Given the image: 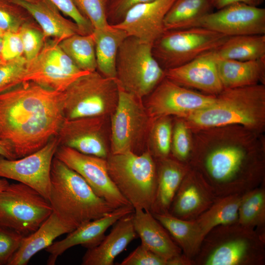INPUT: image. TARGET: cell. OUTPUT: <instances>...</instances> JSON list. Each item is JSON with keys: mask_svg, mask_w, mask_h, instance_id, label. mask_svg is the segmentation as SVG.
<instances>
[{"mask_svg": "<svg viewBox=\"0 0 265 265\" xmlns=\"http://www.w3.org/2000/svg\"><path fill=\"white\" fill-rule=\"evenodd\" d=\"M27 60L22 56L0 63V94L23 81Z\"/></svg>", "mask_w": 265, "mask_h": 265, "instance_id": "74e56055", "label": "cell"}, {"mask_svg": "<svg viewBox=\"0 0 265 265\" xmlns=\"http://www.w3.org/2000/svg\"><path fill=\"white\" fill-rule=\"evenodd\" d=\"M9 185L5 178H0V193L4 190Z\"/></svg>", "mask_w": 265, "mask_h": 265, "instance_id": "c3c4849f", "label": "cell"}, {"mask_svg": "<svg viewBox=\"0 0 265 265\" xmlns=\"http://www.w3.org/2000/svg\"><path fill=\"white\" fill-rule=\"evenodd\" d=\"M24 56V49L18 31L3 34L1 49V61L5 62Z\"/></svg>", "mask_w": 265, "mask_h": 265, "instance_id": "f6af8a7d", "label": "cell"}, {"mask_svg": "<svg viewBox=\"0 0 265 265\" xmlns=\"http://www.w3.org/2000/svg\"><path fill=\"white\" fill-rule=\"evenodd\" d=\"M134 211V208L131 205L123 206L100 218L81 224L69 233L64 238L53 242L45 249L50 254L47 264L54 265L59 256L76 245H81L87 249L96 246L104 238L105 233L109 227Z\"/></svg>", "mask_w": 265, "mask_h": 265, "instance_id": "d6986e66", "label": "cell"}, {"mask_svg": "<svg viewBox=\"0 0 265 265\" xmlns=\"http://www.w3.org/2000/svg\"><path fill=\"white\" fill-rule=\"evenodd\" d=\"M24 237L12 229L0 226V265H8Z\"/></svg>", "mask_w": 265, "mask_h": 265, "instance_id": "60d3db41", "label": "cell"}, {"mask_svg": "<svg viewBox=\"0 0 265 265\" xmlns=\"http://www.w3.org/2000/svg\"><path fill=\"white\" fill-rule=\"evenodd\" d=\"M191 130L239 125L265 130V84L224 89L213 103L183 118Z\"/></svg>", "mask_w": 265, "mask_h": 265, "instance_id": "3957f363", "label": "cell"}, {"mask_svg": "<svg viewBox=\"0 0 265 265\" xmlns=\"http://www.w3.org/2000/svg\"><path fill=\"white\" fill-rule=\"evenodd\" d=\"M191 131L188 165L216 197L243 194L265 183L264 132L239 125Z\"/></svg>", "mask_w": 265, "mask_h": 265, "instance_id": "6da1fadb", "label": "cell"}, {"mask_svg": "<svg viewBox=\"0 0 265 265\" xmlns=\"http://www.w3.org/2000/svg\"><path fill=\"white\" fill-rule=\"evenodd\" d=\"M97 71L103 76L116 77V61L120 46L129 36L125 31L111 25L94 29Z\"/></svg>", "mask_w": 265, "mask_h": 265, "instance_id": "83f0119b", "label": "cell"}, {"mask_svg": "<svg viewBox=\"0 0 265 265\" xmlns=\"http://www.w3.org/2000/svg\"><path fill=\"white\" fill-rule=\"evenodd\" d=\"M54 157L80 174L99 197L114 209L131 205L110 177L106 159L62 145H59Z\"/></svg>", "mask_w": 265, "mask_h": 265, "instance_id": "9a60e30c", "label": "cell"}, {"mask_svg": "<svg viewBox=\"0 0 265 265\" xmlns=\"http://www.w3.org/2000/svg\"><path fill=\"white\" fill-rule=\"evenodd\" d=\"M217 68L224 89L265 84V58L248 61L217 59Z\"/></svg>", "mask_w": 265, "mask_h": 265, "instance_id": "4316f807", "label": "cell"}, {"mask_svg": "<svg viewBox=\"0 0 265 265\" xmlns=\"http://www.w3.org/2000/svg\"><path fill=\"white\" fill-rule=\"evenodd\" d=\"M175 0H154L136 5L121 22L113 26L122 29L128 36L153 44L165 31L164 19Z\"/></svg>", "mask_w": 265, "mask_h": 265, "instance_id": "44dd1931", "label": "cell"}, {"mask_svg": "<svg viewBox=\"0 0 265 265\" xmlns=\"http://www.w3.org/2000/svg\"><path fill=\"white\" fill-rule=\"evenodd\" d=\"M63 92L30 81L0 94V139L17 159L36 152L57 136L64 119Z\"/></svg>", "mask_w": 265, "mask_h": 265, "instance_id": "7a4b0ae2", "label": "cell"}, {"mask_svg": "<svg viewBox=\"0 0 265 265\" xmlns=\"http://www.w3.org/2000/svg\"><path fill=\"white\" fill-rule=\"evenodd\" d=\"M51 181L49 201L53 212L75 228L115 209L99 197L80 174L55 157Z\"/></svg>", "mask_w": 265, "mask_h": 265, "instance_id": "277c9868", "label": "cell"}, {"mask_svg": "<svg viewBox=\"0 0 265 265\" xmlns=\"http://www.w3.org/2000/svg\"><path fill=\"white\" fill-rule=\"evenodd\" d=\"M63 92L64 119L111 115L118 99V85L114 78L97 71L84 74Z\"/></svg>", "mask_w": 265, "mask_h": 265, "instance_id": "ba28073f", "label": "cell"}, {"mask_svg": "<svg viewBox=\"0 0 265 265\" xmlns=\"http://www.w3.org/2000/svg\"><path fill=\"white\" fill-rule=\"evenodd\" d=\"M132 214L134 229L140 238L141 245L167 261L183 253L166 229L151 212L135 209Z\"/></svg>", "mask_w": 265, "mask_h": 265, "instance_id": "603a6c76", "label": "cell"}, {"mask_svg": "<svg viewBox=\"0 0 265 265\" xmlns=\"http://www.w3.org/2000/svg\"><path fill=\"white\" fill-rule=\"evenodd\" d=\"M152 45L129 36L120 46L116 58L118 86L142 99L165 78V70L153 54Z\"/></svg>", "mask_w": 265, "mask_h": 265, "instance_id": "52a82bcc", "label": "cell"}, {"mask_svg": "<svg viewBox=\"0 0 265 265\" xmlns=\"http://www.w3.org/2000/svg\"><path fill=\"white\" fill-rule=\"evenodd\" d=\"M198 26L227 37L265 34V9L243 3L228 5L212 12L200 20Z\"/></svg>", "mask_w": 265, "mask_h": 265, "instance_id": "2e32d148", "label": "cell"}, {"mask_svg": "<svg viewBox=\"0 0 265 265\" xmlns=\"http://www.w3.org/2000/svg\"><path fill=\"white\" fill-rule=\"evenodd\" d=\"M14 0L27 11L47 38H53L60 42L74 34H82L78 25L72 20L65 18L48 0H39L34 2Z\"/></svg>", "mask_w": 265, "mask_h": 265, "instance_id": "cb8c5ba5", "label": "cell"}, {"mask_svg": "<svg viewBox=\"0 0 265 265\" xmlns=\"http://www.w3.org/2000/svg\"><path fill=\"white\" fill-rule=\"evenodd\" d=\"M265 183L244 194L238 211V223L265 236Z\"/></svg>", "mask_w": 265, "mask_h": 265, "instance_id": "d6a6232c", "label": "cell"}, {"mask_svg": "<svg viewBox=\"0 0 265 265\" xmlns=\"http://www.w3.org/2000/svg\"><path fill=\"white\" fill-rule=\"evenodd\" d=\"M118 88L117 104L111 115L110 153H135L147 137L152 120L142 99Z\"/></svg>", "mask_w": 265, "mask_h": 265, "instance_id": "8fae6325", "label": "cell"}, {"mask_svg": "<svg viewBox=\"0 0 265 265\" xmlns=\"http://www.w3.org/2000/svg\"><path fill=\"white\" fill-rule=\"evenodd\" d=\"M52 212L49 201L23 183L9 184L0 193V226L25 236L36 230Z\"/></svg>", "mask_w": 265, "mask_h": 265, "instance_id": "30bf717a", "label": "cell"}, {"mask_svg": "<svg viewBox=\"0 0 265 265\" xmlns=\"http://www.w3.org/2000/svg\"><path fill=\"white\" fill-rule=\"evenodd\" d=\"M243 194L217 198L212 206L195 219L204 238L216 226L238 223V211Z\"/></svg>", "mask_w": 265, "mask_h": 265, "instance_id": "1f68e13d", "label": "cell"}, {"mask_svg": "<svg viewBox=\"0 0 265 265\" xmlns=\"http://www.w3.org/2000/svg\"><path fill=\"white\" fill-rule=\"evenodd\" d=\"M173 118L163 116L152 120L146 138L148 150L155 159L170 156Z\"/></svg>", "mask_w": 265, "mask_h": 265, "instance_id": "e575fe53", "label": "cell"}, {"mask_svg": "<svg viewBox=\"0 0 265 265\" xmlns=\"http://www.w3.org/2000/svg\"><path fill=\"white\" fill-rule=\"evenodd\" d=\"M173 117L170 156L188 165L192 149V132L183 118Z\"/></svg>", "mask_w": 265, "mask_h": 265, "instance_id": "d590c367", "label": "cell"}, {"mask_svg": "<svg viewBox=\"0 0 265 265\" xmlns=\"http://www.w3.org/2000/svg\"><path fill=\"white\" fill-rule=\"evenodd\" d=\"M228 37L201 26L167 30L153 43L152 53L160 66L168 70L216 49Z\"/></svg>", "mask_w": 265, "mask_h": 265, "instance_id": "9c48e42d", "label": "cell"}, {"mask_svg": "<svg viewBox=\"0 0 265 265\" xmlns=\"http://www.w3.org/2000/svg\"><path fill=\"white\" fill-rule=\"evenodd\" d=\"M215 50L205 53L177 67L165 70V77L175 83L201 93L217 95L224 88L217 68Z\"/></svg>", "mask_w": 265, "mask_h": 265, "instance_id": "ac0fdd59", "label": "cell"}, {"mask_svg": "<svg viewBox=\"0 0 265 265\" xmlns=\"http://www.w3.org/2000/svg\"><path fill=\"white\" fill-rule=\"evenodd\" d=\"M87 73L76 65L60 48L59 42L50 39H46L34 58L27 61L23 81H32L47 88L63 92L74 80Z\"/></svg>", "mask_w": 265, "mask_h": 265, "instance_id": "7c38bea8", "label": "cell"}, {"mask_svg": "<svg viewBox=\"0 0 265 265\" xmlns=\"http://www.w3.org/2000/svg\"><path fill=\"white\" fill-rule=\"evenodd\" d=\"M62 50L81 70L97 71L95 41L92 33L74 34L59 42Z\"/></svg>", "mask_w": 265, "mask_h": 265, "instance_id": "836d02e7", "label": "cell"}, {"mask_svg": "<svg viewBox=\"0 0 265 265\" xmlns=\"http://www.w3.org/2000/svg\"><path fill=\"white\" fill-rule=\"evenodd\" d=\"M3 35V34L0 31V63L2 62V61H1V49H2Z\"/></svg>", "mask_w": 265, "mask_h": 265, "instance_id": "681fc988", "label": "cell"}, {"mask_svg": "<svg viewBox=\"0 0 265 265\" xmlns=\"http://www.w3.org/2000/svg\"><path fill=\"white\" fill-rule=\"evenodd\" d=\"M153 215L166 229L182 253L193 260L203 239L195 220L182 219L168 212Z\"/></svg>", "mask_w": 265, "mask_h": 265, "instance_id": "f1b7e54d", "label": "cell"}, {"mask_svg": "<svg viewBox=\"0 0 265 265\" xmlns=\"http://www.w3.org/2000/svg\"><path fill=\"white\" fill-rule=\"evenodd\" d=\"M105 119L104 116L64 119L57 135L59 145L106 159L110 152L105 137Z\"/></svg>", "mask_w": 265, "mask_h": 265, "instance_id": "e0dca14e", "label": "cell"}, {"mask_svg": "<svg viewBox=\"0 0 265 265\" xmlns=\"http://www.w3.org/2000/svg\"><path fill=\"white\" fill-rule=\"evenodd\" d=\"M32 22L24 24L18 30L27 61L34 58L41 51L46 39L43 31Z\"/></svg>", "mask_w": 265, "mask_h": 265, "instance_id": "f35d334b", "label": "cell"}, {"mask_svg": "<svg viewBox=\"0 0 265 265\" xmlns=\"http://www.w3.org/2000/svg\"><path fill=\"white\" fill-rule=\"evenodd\" d=\"M213 8L211 0H175L164 17L165 30L198 27Z\"/></svg>", "mask_w": 265, "mask_h": 265, "instance_id": "f546056e", "label": "cell"}, {"mask_svg": "<svg viewBox=\"0 0 265 265\" xmlns=\"http://www.w3.org/2000/svg\"><path fill=\"white\" fill-rule=\"evenodd\" d=\"M217 198L201 175L190 167L176 193L168 213L182 219L195 220Z\"/></svg>", "mask_w": 265, "mask_h": 265, "instance_id": "ffe728a7", "label": "cell"}, {"mask_svg": "<svg viewBox=\"0 0 265 265\" xmlns=\"http://www.w3.org/2000/svg\"><path fill=\"white\" fill-rule=\"evenodd\" d=\"M194 265H264L265 236L238 223L222 225L204 238Z\"/></svg>", "mask_w": 265, "mask_h": 265, "instance_id": "5b68a950", "label": "cell"}, {"mask_svg": "<svg viewBox=\"0 0 265 265\" xmlns=\"http://www.w3.org/2000/svg\"><path fill=\"white\" fill-rule=\"evenodd\" d=\"M81 13L90 22L94 29L109 25L107 10L110 0H74Z\"/></svg>", "mask_w": 265, "mask_h": 265, "instance_id": "ab89813d", "label": "cell"}, {"mask_svg": "<svg viewBox=\"0 0 265 265\" xmlns=\"http://www.w3.org/2000/svg\"><path fill=\"white\" fill-rule=\"evenodd\" d=\"M110 177L134 209L151 212L157 187L155 159L147 150L141 154L109 153L106 159Z\"/></svg>", "mask_w": 265, "mask_h": 265, "instance_id": "8992f818", "label": "cell"}, {"mask_svg": "<svg viewBox=\"0 0 265 265\" xmlns=\"http://www.w3.org/2000/svg\"><path fill=\"white\" fill-rule=\"evenodd\" d=\"M63 15L69 17L79 27L82 34L93 32L94 28L90 22L81 13L74 0H48Z\"/></svg>", "mask_w": 265, "mask_h": 265, "instance_id": "b9f144b4", "label": "cell"}, {"mask_svg": "<svg viewBox=\"0 0 265 265\" xmlns=\"http://www.w3.org/2000/svg\"><path fill=\"white\" fill-rule=\"evenodd\" d=\"M217 59L240 61L265 58V34L228 37L215 50Z\"/></svg>", "mask_w": 265, "mask_h": 265, "instance_id": "4dcf8cb0", "label": "cell"}, {"mask_svg": "<svg viewBox=\"0 0 265 265\" xmlns=\"http://www.w3.org/2000/svg\"><path fill=\"white\" fill-rule=\"evenodd\" d=\"M133 212L119 219L114 224L109 234L98 244L87 249L82 257V265L114 264L116 257L138 237L133 225Z\"/></svg>", "mask_w": 265, "mask_h": 265, "instance_id": "7402d4cb", "label": "cell"}, {"mask_svg": "<svg viewBox=\"0 0 265 265\" xmlns=\"http://www.w3.org/2000/svg\"><path fill=\"white\" fill-rule=\"evenodd\" d=\"M75 228L61 220L53 212L39 228L23 238L8 265H26L37 252L50 246L60 236Z\"/></svg>", "mask_w": 265, "mask_h": 265, "instance_id": "d4e9b609", "label": "cell"}, {"mask_svg": "<svg viewBox=\"0 0 265 265\" xmlns=\"http://www.w3.org/2000/svg\"><path fill=\"white\" fill-rule=\"evenodd\" d=\"M154 0H110L107 10V22L114 26L122 21L127 12L134 6Z\"/></svg>", "mask_w": 265, "mask_h": 265, "instance_id": "ee69618b", "label": "cell"}, {"mask_svg": "<svg viewBox=\"0 0 265 265\" xmlns=\"http://www.w3.org/2000/svg\"><path fill=\"white\" fill-rule=\"evenodd\" d=\"M147 96L145 106L152 120L163 116L185 118L211 105L216 97L181 86L165 77Z\"/></svg>", "mask_w": 265, "mask_h": 265, "instance_id": "5bb4252c", "label": "cell"}, {"mask_svg": "<svg viewBox=\"0 0 265 265\" xmlns=\"http://www.w3.org/2000/svg\"><path fill=\"white\" fill-rule=\"evenodd\" d=\"M214 8L217 10L222 8L228 5L236 3H243L246 4L259 6L265 0H211Z\"/></svg>", "mask_w": 265, "mask_h": 265, "instance_id": "bcb514c9", "label": "cell"}, {"mask_svg": "<svg viewBox=\"0 0 265 265\" xmlns=\"http://www.w3.org/2000/svg\"><path fill=\"white\" fill-rule=\"evenodd\" d=\"M32 21L27 11L14 0H0V31L3 34L17 32Z\"/></svg>", "mask_w": 265, "mask_h": 265, "instance_id": "8d00e7d4", "label": "cell"}, {"mask_svg": "<svg viewBox=\"0 0 265 265\" xmlns=\"http://www.w3.org/2000/svg\"><path fill=\"white\" fill-rule=\"evenodd\" d=\"M121 265H168V261L141 245L120 263Z\"/></svg>", "mask_w": 265, "mask_h": 265, "instance_id": "7bdbcfd3", "label": "cell"}, {"mask_svg": "<svg viewBox=\"0 0 265 265\" xmlns=\"http://www.w3.org/2000/svg\"><path fill=\"white\" fill-rule=\"evenodd\" d=\"M0 156L10 159H17L13 149L9 144L0 139Z\"/></svg>", "mask_w": 265, "mask_h": 265, "instance_id": "7dc6e473", "label": "cell"}, {"mask_svg": "<svg viewBox=\"0 0 265 265\" xmlns=\"http://www.w3.org/2000/svg\"><path fill=\"white\" fill-rule=\"evenodd\" d=\"M155 160L157 187L151 212L165 213L168 212L176 193L190 166L171 156Z\"/></svg>", "mask_w": 265, "mask_h": 265, "instance_id": "484cf974", "label": "cell"}, {"mask_svg": "<svg viewBox=\"0 0 265 265\" xmlns=\"http://www.w3.org/2000/svg\"><path fill=\"white\" fill-rule=\"evenodd\" d=\"M22 0L30 2H34L38 1L39 0Z\"/></svg>", "mask_w": 265, "mask_h": 265, "instance_id": "f907efd6", "label": "cell"}, {"mask_svg": "<svg viewBox=\"0 0 265 265\" xmlns=\"http://www.w3.org/2000/svg\"><path fill=\"white\" fill-rule=\"evenodd\" d=\"M59 145L56 136L41 149L21 158L10 159L0 156V178L26 185L49 201L51 166Z\"/></svg>", "mask_w": 265, "mask_h": 265, "instance_id": "4fadbf2b", "label": "cell"}]
</instances>
